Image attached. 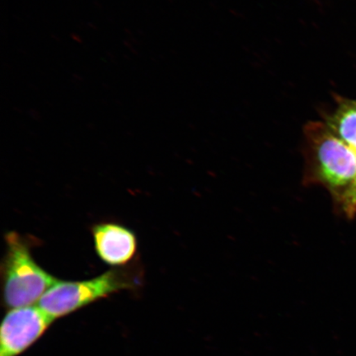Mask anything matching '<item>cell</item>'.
<instances>
[{
    "label": "cell",
    "instance_id": "cell-7",
    "mask_svg": "<svg viewBox=\"0 0 356 356\" xmlns=\"http://www.w3.org/2000/svg\"><path fill=\"white\" fill-rule=\"evenodd\" d=\"M337 202L341 204L342 210L347 216H354L356 213V176Z\"/></svg>",
    "mask_w": 356,
    "mask_h": 356
},
{
    "label": "cell",
    "instance_id": "cell-6",
    "mask_svg": "<svg viewBox=\"0 0 356 356\" xmlns=\"http://www.w3.org/2000/svg\"><path fill=\"white\" fill-rule=\"evenodd\" d=\"M329 129L356 150V101L341 99L335 111L325 119Z\"/></svg>",
    "mask_w": 356,
    "mask_h": 356
},
{
    "label": "cell",
    "instance_id": "cell-2",
    "mask_svg": "<svg viewBox=\"0 0 356 356\" xmlns=\"http://www.w3.org/2000/svg\"><path fill=\"white\" fill-rule=\"evenodd\" d=\"M6 252L0 266L3 305L8 310L38 305L59 279L34 259L33 242L17 232L6 235Z\"/></svg>",
    "mask_w": 356,
    "mask_h": 356
},
{
    "label": "cell",
    "instance_id": "cell-1",
    "mask_svg": "<svg viewBox=\"0 0 356 356\" xmlns=\"http://www.w3.org/2000/svg\"><path fill=\"white\" fill-rule=\"evenodd\" d=\"M305 185H322L339 200L356 176V150L325 122L305 127Z\"/></svg>",
    "mask_w": 356,
    "mask_h": 356
},
{
    "label": "cell",
    "instance_id": "cell-5",
    "mask_svg": "<svg viewBox=\"0 0 356 356\" xmlns=\"http://www.w3.org/2000/svg\"><path fill=\"white\" fill-rule=\"evenodd\" d=\"M92 235L97 254L106 264L126 266L136 255V235L126 226L113 222H99L92 227Z\"/></svg>",
    "mask_w": 356,
    "mask_h": 356
},
{
    "label": "cell",
    "instance_id": "cell-4",
    "mask_svg": "<svg viewBox=\"0 0 356 356\" xmlns=\"http://www.w3.org/2000/svg\"><path fill=\"white\" fill-rule=\"evenodd\" d=\"M55 321L38 305L8 310L0 328V356L24 353Z\"/></svg>",
    "mask_w": 356,
    "mask_h": 356
},
{
    "label": "cell",
    "instance_id": "cell-3",
    "mask_svg": "<svg viewBox=\"0 0 356 356\" xmlns=\"http://www.w3.org/2000/svg\"><path fill=\"white\" fill-rule=\"evenodd\" d=\"M144 273L139 264L113 267L99 277L84 280H59L44 293L39 307L54 319L65 317L113 293L138 291Z\"/></svg>",
    "mask_w": 356,
    "mask_h": 356
}]
</instances>
